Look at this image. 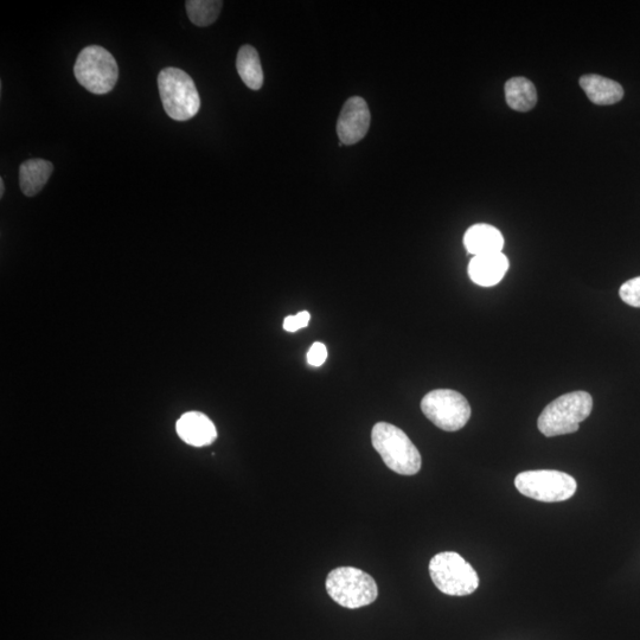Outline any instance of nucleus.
Wrapping results in <instances>:
<instances>
[{
	"mask_svg": "<svg viewBox=\"0 0 640 640\" xmlns=\"http://www.w3.org/2000/svg\"><path fill=\"white\" fill-rule=\"evenodd\" d=\"M371 443L383 463L402 476H414L421 470V454L399 427L379 422L371 432Z\"/></svg>",
	"mask_w": 640,
	"mask_h": 640,
	"instance_id": "1",
	"label": "nucleus"
},
{
	"mask_svg": "<svg viewBox=\"0 0 640 640\" xmlns=\"http://www.w3.org/2000/svg\"><path fill=\"white\" fill-rule=\"evenodd\" d=\"M592 396L586 392H573L560 396L543 409L537 427L548 438L579 431L580 424L591 415Z\"/></svg>",
	"mask_w": 640,
	"mask_h": 640,
	"instance_id": "2",
	"label": "nucleus"
},
{
	"mask_svg": "<svg viewBox=\"0 0 640 640\" xmlns=\"http://www.w3.org/2000/svg\"><path fill=\"white\" fill-rule=\"evenodd\" d=\"M158 88L164 111L171 119L188 121L201 108L194 80L181 69L165 68L158 75Z\"/></svg>",
	"mask_w": 640,
	"mask_h": 640,
	"instance_id": "3",
	"label": "nucleus"
},
{
	"mask_svg": "<svg viewBox=\"0 0 640 640\" xmlns=\"http://www.w3.org/2000/svg\"><path fill=\"white\" fill-rule=\"evenodd\" d=\"M326 591L338 605L350 610L373 604L379 595L376 581L354 567L334 569L326 579Z\"/></svg>",
	"mask_w": 640,
	"mask_h": 640,
	"instance_id": "4",
	"label": "nucleus"
},
{
	"mask_svg": "<svg viewBox=\"0 0 640 640\" xmlns=\"http://www.w3.org/2000/svg\"><path fill=\"white\" fill-rule=\"evenodd\" d=\"M74 74L88 92L102 95L110 93L117 85L119 68L110 51L100 46H89L79 54Z\"/></svg>",
	"mask_w": 640,
	"mask_h": 640,
	"instance_id": "5",
	"label": "nucleus"
},
{
	"mask_svg": "<svg viewBox=\"0 0 640 640\" xmlns=\"http://www.w3.org/2000/svg\"><path fill=\"white\" fill-rule=\"evenodd\" d=\"M430 574L440 592L465 597L476 592L478 574L469 562L454 552L439 553L430 562Z\"/></svg>",
	"mask_w": 640,
	"mask_h": 640,
	"instance_id": "6",
	"label": "nucleus"
},
{
	"mask_svg": "<svg viewBox=\"0 0 640 640\" xmlns=\"http://www.w3.org/2000/svg\"><path fill=\"white\" fill-rule=\"evenodd\" d=\"M515 486L523 496L544 503L567 501L578 489L574 477L554 470L522 472L515 478Z\"/></svg>",
	"mask_w": 640,
	"mask_h": 640,
	"instance_id": "7",
	"label": "nucleus"
},
{
	"mask_svg": "<svg viewBox=\"0 0 640 640\" xmlns=\"http://www.w3.org/2000/svg\"><path fill=\"white\" fill-rule=\"evenodd\" d=\"M421 411L446 432H457L469 422L471 406L465 396L452 389H437L421 401Z\"/></svg>",
	"mask_w": 640,
	"mask_h": 640,
	"instance_id": "8",
	"label": "nucleus"
},
{
	"mask_svg": "<svg viewBox=\"0 0 640 640\" xmlns=\"http://www.w3.org/2000/svg\"><path fill=\"white\" fill-rule=\"evenodd\" d=\"M370 111L366 100L354 96L345 102L337 121V134L341 143L354 145L367 136Z\"/></svg>",
	"mask_w": 640,
	"mask_h": 640,
	"instance_id": "9",
	"label": "nucleus"
},
{
	"mask_svg": "<svg viewBox=\"0 0 640 640\" xmlns=\"http://www.w3.org/2000/svg\"><path fill=\"white\" fill-rule=\"evenodd\" d=\"M176 430L184 443L190 446L203 447L214 443L217 430L214 422L206 414L189 412L177 421Z\"/></svg>",
	"mask_w": 640,
	"mask_h": 640,
	"instance_id": "10",
	"label": "nucleus"
},
{
	"mask_svg": "<svg viewBox=\"0 0 640 640\" xmlns=\"http://www.w3.org/2000/svg\"><path fill=\"white\" fill-rule=\"evenodd\" d=\"M508 270L509 260L503 253L473 256L469 265L471 280L483 287L497 285Z\"/></svg>",
	"mask_w": 640,
	"mask_h": 640,
	"instance_id": "11",
	"label": "nucleus"
},
{
	"mask_svg": "<svg viewBox=\"0 0 640 640\" xmlns=\"http://www.w3.org/2000/svg\"><path fill=\"white\" fill-rule=\"evenodd\" d=\"M467 252L473 256L502 253L504 238L501 232L490 224H475L464 236Z\"/></svg>",
	"mask_w": 640,
	"mask_h": 640,
	"instance_id": "12",
	"label": "nucleus"
},
{
	"mask_svg": "<svg viewBox=\"0 0 640 640\" xmlns=\"http://www.w3.org/2000/svg\"><path fill=\"white\" fill-rule=\"evenodd\" d=\"M580 87L593 104L610 106L617 104L624 98V88L617 81L604 78V76L588 74L581 76Z\"/></svg>",
	"mask_w": 640,
	"mask_h": 640,
	"instance_id": "13",
	"label": "nucleus"
},
{
	"mask_svg": "<svg viewBox=\"0 0 640 640\" xmlns=\"http://www.w3.org/2000/svg\"><path fill=\"white\" fill-rule=\"evenodd\" d=\"M54 165L48 160L35 158L24 162L19 169V185L25 196L34 197L46 187Z\"/></svg>",
	"mask_w": 640,
	"mask_h": 640,
	"instance_id": "14",
	"label": "nucleus"
},
{
	"mask_svg": "<svg viewBox=\"0 0 640 640\" xmlns=\"http://www.w3.org/2000/svg\"><path fill=\"white\" fill-rule=\"evenodd\" d=\"M505 100L511 110L529 112L537 102L534 83L526 78H512L505 83Z\"/></svg>",
	"mask_w": 640,
	"mask_h": 640,
	"instance_id": "15",
	"label": "nucleus"
},
{
	"mask_svg": "<svg viewBox=\"0 0 640 640\" xmlns=\"http://www.w3.org/2000/svg\"><path fill=\"white\" fill-rule=\"evenodd\" d=\"M236 68L241 80L248 88L259 91L264 86V72H262L258 51L254 47H241L236 59Z\"/></svg>",
	"mask_w": 640,
	"mask_h": 640,
	"instance_id": "16",
	"label": "nucleus"
},
{
	"mask_svg": "<svg viewBox=\"0 0 640 640\" xmlns=\"http://www.w3.org/2000/svg\"><path fill=\"white\" fill-rule=\"evenodd\" d=\"M220 0H188L185 3L190 21L197 27H209L216 22L222 10Z\"/></svg>",
	"mask_w": 640,
	"mask_h": 640,
	"instance_id": "17",
	"label": "nucleus"
},
{
	"mask_svg": "<svg viewBox=\"0 0 640 640\" xmlns=\"http://www.w3.org/2000/svg\"><path fill=\"white\" fill-rule=\"evenodd\" d=\"M619 296L625 304L640 309V277L627 280L620 287Z\"/></svg>",
	"mask_w": 640,
	"mask_h": 640,
	"instance_id": "18",
	"label": "nucleus"
},
{
	"mask_svg": "<svg viewBox=\"0 0 640 640\" xmlns=\"http://www.w3.org/2000/svg\"><path fill=\"white\" fill-rule=\"evenodd\" d=\"M311 320L310 312L302 311L296 316H288L284 320V329L287 332H296L300 329L306 328Z\"/></svg>",
	"mask_w": 640,
	"mask_h": 640,
	"instance_id": "19",
	"label": "nucleus"
},
{
	"mask_svg": "<svg viewBox=\"0 0 640 640\" xmlns=\"http://www.w3.org/2000/svg\"><path fill=\"white\" fill-rule=\"evenodd\" d=\"M328 358V349H326L323 343H315L310 348L309 352H307V362L311 364L312 367H320Z\"/></svg>",
	"mask_w": 640,
	"mask_h": 640,
	"instance_id": "20",
	"label": "nucleus"
},
{
	"mask_svg": "<svg viewBox=\"0 0 640 640\" xmlns=\"http://www.w3.org/2000/svg\"><path fill=\"white\" fill-rule=\"evenodd\" d=\"M5 194V183L4 179L0 178V197H3Z\"/></svg>",
	"mask_w": 640,
	"mask_h": 640,
	"instance_id": "21",
	"label": "nucleus"
}]
</instances>
